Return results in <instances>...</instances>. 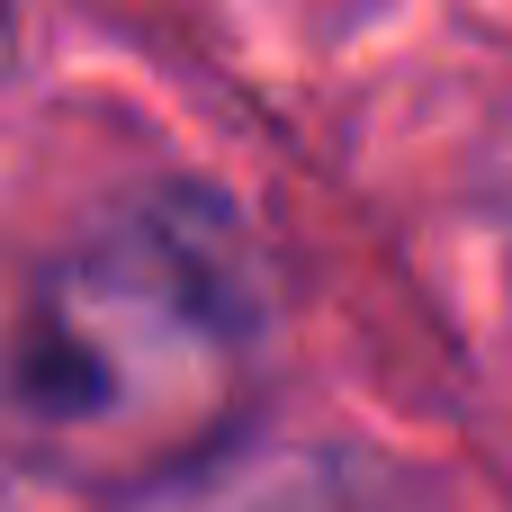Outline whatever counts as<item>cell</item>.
<instances>
[{
    "label": "cell",
    "mask_w": 512,
    "mask_h": 512,
    "mask_svg": "<svg viewBox=\"0 0 512 512\" xmlns=\"http://www.w3.org/2000/svg\"><path fill=\"white\" fill-rule=\"evenodd\" d=\"M9 63H18V27H9V0H0V81H9Z\"/></svg>",
    "instance_id": "cell-3"
},
{
    "label": "cell",
    "mask_w": 512,
    "mask_h": 512,
    "mask_svg": "<svg viewBox=\"0 0 512 512\" xmlns=\"http://www.w3.org/2000/svg\"><path fill=\"white\" fill-rule=\"evenodd\" d=\"M261 369L270 261L252 225L216 189L162 180L36 261L0 333V423L36 477L126 504L252 441Z\"/></svg>",
    "instance_id": "cell-1"
},
{
    "label": "cell",
    "mask_w": 512,
    "mask_h": 512,
    "mask_svg": "<svg viewBox=\"0 0 512 512\" xmlns=\"http://www.w3.org/2000/svg\"><path fill=\"white\" fill-rule=\"evenodd\" d=\"M108 512H396V495L351 450L252 432L225 459H207V468H189L171 486H144V495H126Z\"/></svg>",
    "instance_id": "cell-2"
}]
</instances>
